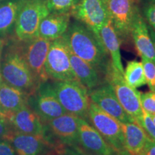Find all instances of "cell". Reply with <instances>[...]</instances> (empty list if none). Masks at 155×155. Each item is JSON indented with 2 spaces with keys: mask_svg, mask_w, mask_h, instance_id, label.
<instances>
[{
  "mask_svg": "<svg viewBox=\"0 0 155 155\" xmlns=\"http://www.w3.org/2000/svg\"><path fill=\"white\" fill-rule=\"evenodd\" d=\"M78 145L87 152L99 155H117L88 120L79 118Z\"/></svg>",
  "mask_w": 155,
  "mask_h": 155,
  "instance_id": "9a60e30c",
  "label": "cell"
},
{
  "mask_svg": "<svg viewBox=\"0 0 155 155\" xmlns=\"http://www.w3.org/2000/svg\"><path fill=\"white\" fill-rule=\"evenodd\" d=\"M131 38L141 57H145L155 62V51L151 38L148 25L138 7L136 12L131 30Z\"/></svg>",
  "mask_w": 155,
  "mask_h": 155,
  "instance_id": "e0dca14e",
  "label": "cell"
},
{
  "mask_svg": "<svg viewBox=\"0 0 155 155\" xmlns=\"http://www.w3.org/2000/svg\"><path fill=\"white\" fill-rule=\"evenodd\" d=\"M123 155H129V154H123Z\"/></svg>",
  "mask_w": 155,
  "mask_h": 155,
  "instance_id": "ab89813d",
  "label": "cell"
},
{
  "mask_svg": "<svg viewBox=\"0 0 155 155\" xmlns=\"http://www.w3.org/2000/svg\"><path fill=\"white\" fill-rule=\"evenodd\" d=\"M23 0H3L0 2V36L9 33L15 23Z\"/></svg>",
  "mask_w": 155,
  "mask_h": 155,
  "instance_id": "603a6c76",
  "label": "cell"
},
{
  "mask_svg": "<svg viewBox=\"0 0 155 155\" xmlns=\"http://www.w3.org/2000/svg\"><path fill=\"white\" fill-rule=\"evenodd\" d=\"M49 14L47 0H23L14 28L17 40L23 42L39 36L40 23Z\"/></svg>",
  "mask_w": 155,
  "mask_h": 155,
  "instance_id": "3957f363",
  "label": "cell"
},
{
  "mask_svg": "<svg viewBox=\"0 0 155 155\" xmlns=\"http://www.w3.org/2000/svg\"><path fill=\"white\" fill-rule=\"evenodd\" d=\"M0 155H16L12 145L5 139H0Z\"/></svg>",
  "mask_w": 155,
  "mask_h": 155,
  "instance_id": "f546056e",
  "label": "cell"
},
{
  "mask_svg": "<svg viewBox=\"0 0 155 155\" xmlns=\"http://www.w3.org/2000/svg\"><path fill=\"white\" fill-rule=\"evenodd\" d=\"M28 99L26 93L2 81L0 83V111L6 119L28 104Z\"/></svg>",
  "mask_w": 155,
  "mask_h": 155,
  "instance_id": "ac0fdd59",
  "label": "cell"
},
{
  "mask_svg": "<svg viewBox=\"0 0 155 155\" xmlns=\"http://www.w3.org/2000/svg\"><path fill=\"white\" fill-rule=\"evenodd\" d=\"M2 77H1V76H0V83H1V82H2Z\"/></svg>",
  "mask_w": 155,
  "mask_h": 155,
  "instance_id": "f35d334b",
  "label": "cell"
},
{
  "mask_svg": "<svg viewBox=\"0 0 155 155\" xmlns=\"http://www.w3.org/2000/svg\"><path fill=\"white\" fill-rule=\"evenodd\" d=\"M55 155H73L68 147H64V148L59 149L56 152Z\"/></svg>",
  "mask_w": 155,
  "mask_h": 155,
  "instance_id": "836d02e7",
  "label": "cell"
},
{
  "mask_svg": "<svg viewBox=\"0 0 155 155\" xmlns=\"http://www.w3.org/2000/svg\"><path fill=\"white\" fill-rule=\"evenodd\" d=\"M45 71L54 81H77L70 62V49L63 35L52 40L45 61Z\"/></svg>",
  "mask_w": 155,
  "mask_h": 155,
  "instance_id": "52a82bcc",
  "label": "cell"
},
{
  "mask_svg": "<svg viewBox=\"0 0 155 155\" xmlns=\"http://www.w3.org/2000/svg\"><path fill=\"white\" fill-rule=\"evenodd\" d=\"M63 37L72 53L91 64L105 77L111 60L102 42L90 28L75 20L70 23Z\"/></svg>",
  "mask_w": 155,
  "mask_h": 155,
  "instance_id": "6da1fadb",
  "label": "cell"
},
{
  "mask_svg": "<svg viewBox=\"0 0 155 155\" xmlns=\"http://www.w3.org/2000/svg\"><path fill=\"white\" fill-rule=\"evenodd\" d=\"M111 24L120 42L130 40L131 30L138 6L134 0H104Z\"/></svg>",
  "mask_w": 155,
  "mask_h": 155,
  "instance_id": "9c48e42d",
  "label": "cell"
},
{
  "mask_svg": "<svg viewBox=\"0 0 155 155\" xmlns=\"http://www.w3.org/2000/svg\"><path fill=\"white\" fill-rule=\"evenodd\" d=\"M88 119L103 138L117 153V155L127 154L124 142L121 123L101 109L91 101L89 105Z\"/></svg>",
  "mask_w": 155,
  "mask_h": 155,
  "instance_id": "8992f818",
  "label": "cell"
},
{
  "mask_svg": "<svg viewBox=\"0 0 155 155\" xmlns=\"http://www.w3.org/2000/svg\"><path fill=\"white\" fill-rule=\"evenodd\" d=\"M68 148L70 149V150H71L73 155H99L94 154V153L87 152V151L81 148L79 145H77V146L73 147H68Z\"/></svg>",
  "mask_w": 155,
  "mask_h": 155,
  "instance_id": "d6a6232c",
  "label": "cell"
},
{
  "mask_svg": "<svg viewBox=\"0 0 155 155\" xmlns=\"http://www.w3.org/2000/svg\"><path fill=\"white\" fill-rule=\"evenodd\" d=\"M141 107L149 114H155V92L150 91L141 94Z\"/></svg>",
  "mask_w": 155,
  "mask_h": 155,
  "instance_id": "83f0119b",
  "label": "cell"
},
{
  "mask_svg": "<svg viewBox=\"0 0 155 155\" xmlns=\"http://www.w3.org/2000/svg\"><path fill=\"white\" fill-rule=\"evenodd\" d=\"M104 80L111 86L116 98L126 113L133 121L138 122L143 115L140 92L137 88H134L128 85L124 80V75L114 68L111 62L106 71Z\"/></svg>",
  "mask_w": 155,
  "mask_h": 155,
  "instance_id": "5b68a950",
  "label": "cell"
},
{
  "mask_svg": "<svg viewBox=\"0 0 155 155\" xmlns=\"http://www.w3.org/2000/svg\"><path fill=\"white\" fill-rule=\"evenodd\" d=\"M97 36L102 42L106 51L108 52L112 65L114 68L124 75V70L122 65L121 56L120 53L121 42L110 19L100 29Z\"/></svg>",
  "mask_w": 155,
  "mask_h": 155,
  "instance_id": "7402d4cb",
  "label": "cell"
},
{
  "mask_svg": "<svg viewBox=\"0 0 155 155\" xmlns=\"http://www.w3.org/2000/svg\"><path fill=\"white\" fill-rule=\"evenodd\" d=\"M0 117H4V116L2 115V114L1 111H0Z\"/></svg>",
  "mask_w": 155,
  "mask_h": 155,
  "instance_id": "74e56055",
  "label": "cell"
},
{
  "mask_svg": "<svg viewBox=\"0 0 155 155\" xmlns=\"http://www.w3.org/2000/svg\"><path fill=\"white\" fill-rule=\"evenodd\" d=\"M71 15L75 20L86 25L96 35L110 19L104 0H80L73 7Z\"/></svg>",
  "mask_w": 155,
  "mask_h": 155,
  "instance_id": "7c38bea8",
  "label": "cell"
},
{
  "mask_svg": "<svg viewBox=\"0 0 155 155\" xmlns=\"http://www.w3.org/2000/svg\"><path fill=\"white\" fill-rule=\"evenodd\" d=\"M80 0H47L50 13H71Z\"/></svg>",
  "mask_w": 155,
  "mask_h": 155,
  "instance_id": "d4e9b609",
  "label": "cell"
},
{
  "mask_svg": "<svg viewBox=\"0 0 155 155\" xmlns=\"http://www.w3.org/2000/svg\"><path fill=\"white\" fill-rule=\"evenodd\" d=\"M58 101L67 113L88 120L90 98L88 91L78 81L51 83Z\"/></svg>",
  "mask_w": 155,
  "mask_h": 155,
  "instance_id": "277c9868",
  "label": "cell"
},
{
  "mask_svg": "<svg viewBox=\"0 0 155 155\" xmlns=\"http://www.w3.org/2000/svg\"><path fill=\"white\" fill-rule=\"evenodd\" d=\"M79 118L66 113L45 123V137L58 147H73L78 145Z\"/></svg>",
  "mask_w": 155,
  "mask_h": 155,
  "instance_id": "ba28073f",
  "label": "cell"
},
{
  "mask_svg": "<svg viewBox=\"0 0 155 155\" xmlns=\"http://www.w3.org/2000/svg\"><path fill=\"white\" fill-rule=\"evenodd\" d=\"M150 116H151V118H152L153 122H154V124H155V114H150Z\"/></svg>",
  "mask_w": 155,
  "mask_h": 155,
  "instance_id": "8d00e7d4",
  "label": "cell"
},
{
  "mask_svg": "<svg viewBox=\"0 0 155 155\" xmlns=\"http://www.w3.org/2000/svg\"><path fill=\"white\" fill-rule=\"evenodd\" d=\"M3 139L12 145L16 155H45L55 146L45 136L22 134L11 129Z\"/></svg>",
  "mask_w": 155,
  "mask_h": 155,
  "instance_id": "5bb4252c",
  "label": "cell"
},
{
  "mask_svg": "<svg viewBox=\"0 0 155 155\" xmlns=\"http://www.w3.org/2000/svg\"><path fill=\"white\" fill-rule=\"evenodd\" d=\"M124 78L128 85L134 88L147 84L141 62L137 61L128 62L124 71Z\"/></svg>",
  "mask_w": 155,
  "mask_h": 155,
  "instance_id": "cb8c5ba5",
  "label": "cell"
},
{
  "mask_svg": "<svg viewBox=\"0 0 155 155\" xmlns=\"http://www.w3.org/2000/svg\"><path fill=\"white\" fill-rule=\"evenodd\" d=\"M140 11L146 22L155 30V0H143Z\"/></svg>",
  "mask_w": 155,
  "mask_h": 155,
  "instance_id": "4316f807",
  "label": "cell"
},
{
  "mask_svg": "<svg viewBox=\"0 0 155 155\" xmlns=\"http://www.w3.org/2000/svg\"><path fill=\"white\" fill-rule=\"evenodd\" d=\"M141 58L147 84L151 91L155 92V62L145 57Z\"/></svg>",
  "mask_w": 155,
  "mask_h": 155,
  "instance_id": "484cf974",
  "label": "cell"
},
{
  "mask_svg": "<svg viewBox=\"0 0 155 155\" xmlns=\"http://www.w3.org/2000/svg\"><path fill=\"white\" fill-rule=\"evenodd\" d=\"M0 75L4 82L22 91L29 96L40 86L25 61L21 46L17 45H10L3 53Z\"/></svg>",
  "mask_w": 155,
  "mask_h": 155,
  "instance_id": "7a4b0ae2",
  "label": "cell"
},
{
  "mask_svg": "<svg viewBox=\"0 0 155 155\" xmlns=\"http://www.w3.org/2000/svg\"><path fill=\"white\" fill-rule=\"evenodd\" d=\"M2 1H3V0H0V2H2Z\"/></svg>",
  "mask_w": 155,
  "mask_h": 155,
  "instance_id": "60d3db41",
  "label": "cell"
},
{
  "mask_svg": "<svg viewBox=\"0 0 155 155\" xmlns=\"http://www.w3.org/2000/svg\"><path fill=\"white\" fill-rule=\"evenodd\" d=\"M10 129L11 126L8 120L5 117H0V139H3Z\"/></svg>",
  "mask_w": 155,
  "mask_h": 155,
  "instance_id": "4dcf8cb0",
  "label": "cell"
},
{
  "mask_svg": "<svg viewBox=\"0 0 155 155\" xmlns=\"http://www.w3.org/2000/svg\"><path fill=\"white\" fill-rule=\"evenodd\" d=\"M148 28H149V31H150V34L151 36V38H152L153 45H154V51H155V30L154 29H152L150 25H148Z\"/></svg>",
  "mask_w": 155,
  "mask_h": 155,
  "instance_id": "d590c367",
  "label": "cell"
},
{
  "mask_svg": "<svg viewBox=\"0 0 155 155\" xmlns=\"http://www.w3.org/2000/svg\"><path fill=\"white\" fill-rule=\"evenodd\" d=\"M90 100L101 109L115 118L120 123L134 121L126 113L107 81L88 91Z\"/></svg>",
  "mask_w": 155,
  "mask_h": 155,
  "instance_id": "4fadbf2b",
  "label": "cell"
},
{
  "mask_svg": "<svg viewBox=\"0 0 155 155\" xmlns=\"http://www.w3.org/2000/svg\"><path fill=\"white\" fill-rule=\"evenodd\" d=\"M5 40L3 38H0V68H1V61L2 58V55L4 53V49H5ZM1 76V75H0Z\"/></svg>",
  "mask_w": 155,
  "mask_h": 155,
  "instance_id": "e575fe53",
  "label": "cell"
},
{
  "mask_svg": "<svg viewBox=\"0 0 155 155\" xmlns=\"http://www.w3.org/2000/svg\"><path fill=\"white\" fill-rule=\"evenodd\" d=\"M137 123H139L141 127L144 128L145 131L150 137V139L155 141V124L150 114L143 110L142 117Z\"/></svg>",
  "mask_w": 155,
  "mask_h": 155,
  "instance_id": "f1b7e54d",
  "label": "cell"
},
{
  "mask_svg": "<svg viewBox=\"0 0 155 155\" xmlns=\"http://www.w3.org/2000/svg\"><path fill=\"white\" fill-rule=\"evenodd\" d=\"M71 17V13H50L40 23L38 35L50 41L61 38L68 29Z\"/></svg>",
  "mask_w": 155,
  "mask_h": 155,
  "instance_id": "44dd1931",
  "label": "cell"
},
{
  "mask_svg": "<svg viewBox=\"0 0 155 155\" xmlns=\"http://www.w3.org/2000/svg\"><path fill=\"white\" fill-rule=\"evenodd\" d=\"M70 62L76 80L88 91L96 88L103 83L101 74L91 64L72 53L71 50Z\"/></svg>",
  "mask_w": 155,
  "mask_h": 155,
  "instance_id": "d6986e66",
  "label": "cell"
},
{
  "mask_svg": "<svg viewBox=\"0 0 155 155\" xmlns=\"http://www.w3.org/2000/svg\"><path fill=\"white\" fill-rule=\"evenodd\" d=\"M28 104L43 122L67 113L58 101L51 83L48 82L41 83L36 91L29 96Z\"/></svg>",
  "mask_w": 155,
  "mask_h": 155,
  "instance_id": "8fae6325",
  "label": "cell"
},
{
  "mask_svg": "<svg viewBox=\"0 0 155 155\" xmlns=\"http://www.w3.org/2000/svg\"><path fill=\"white\" fill-rule=\"evenodd\" d=\"M126 152L129 155H141L150 138L141 126L137 121L121 123Z\"/></svg>",
  "mask_w": 155,
  "mask_h": 155,
  "instance_id": "ffe728a7",
  "label": "cell"
},
{
  "mask_svg": "<svg viewBox=\"0 0 155 155\" xmlns=\"http://www.w3.org/2000/svg\"><path fill=\"white\" fill-rule=\"evenodd\" d=\"M51 41L38 36L21 45L22 55L37 83L48 82L49 77L45 71V61Z\"/></svg>",
  "mask_w": 155,
  "mask_h": 155,
  "instance_id": "30bf717a",
  "label": "cell"
},
{
  "mask_svg": "<svg viewBox=\"0 0 155 155\" xmlns=\"http://www.w3.org/2000/svg\"><path fill=\"white\" fill-rule=\"evenodd\" d=\"M141 155H155V141L152 139H148L147 144Z\"/></svg>",
  "mask_w": 155,
  "mask_h": 155,
  "instance_id": "1f68e13d",
  "label": "cell"
},
{
  "mask_svg": "<svg viewBox=\"0 0 155 155\" xmlns=\"http://www.w3.org/2000/svg\"><path fill=\"white\" fill-rule=\"evenodd\" d=\"M11 128L18 132L44 136L45 123L40 116L27 104L7 119Z\"/></svg>",
  "mask_w": 155,
  "mask_h": 155,
  "instance_id": "2e32d148",
  "label": "cell"
}]
</instances>
